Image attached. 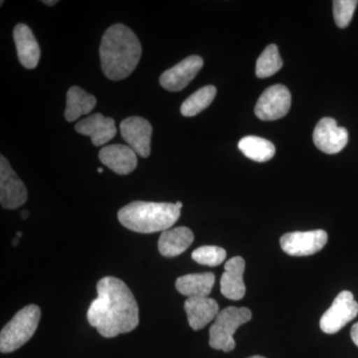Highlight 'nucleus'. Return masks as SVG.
I'll use <instances>...</instances> for the list:
<instances>
[{"mask_svg":"<svg viewBox=\"0 0 358 358\" xmlns=\"http://www.w3.org/2000/svg\"><path fill=\"white\" fill-rule=\"evenodd\" d=\"M21 236H22V233H21V232H17V237L21 238Z\"/></svg>","mask_w":358,"mask_h":358,"instance_id":"obj_33","label":"nucleus"},{"mask_svg":"<svg viewBox=\"0 0 358 358\" xmlns=\"http://www.w3.org/2000/svg\"><path fill=\"white\" fill-rule=\"evenodd\" d=\"M95 96L87 93L80 87H71L67 92V107L65 110V119L74 122L81 115H88L95 108Z\"/></svg>","mask_w":358,"mask_h":358,"instance_id":"obj_20","label":"nucleus"},{"mask_svg":"<svg viewBox=\"0 0 358 358\" xmlns=\"http://www.w3.org/2000/svg\"><path fill=\"white\" fill-rule=\"evenodd\" d=\"M122 138L141 157L150 155L152 127L148 120L141 117H127L121 122Z\"/></svg>","mask_w":358,"mask_h":358,"instance_id":"obj_12","label":"nucleus"},{"mask_svg":"<svg viewBox=\"0 0 358 358\" xmlns=\"http://www.w3.org/2000/svg\"><path fill=\"white\" fill-rule=\"evenodd\" d=\"M282 67V60L278 47L275 44L268 45L257 60L256 76L260 79L273 76Z\"/></svg>","mask_w":358,"mask_h":358,"instance_id":"obj_23","label":"nucleus"},{"mask_svg":"<svg viewBox=\"0 0 358 358\" xmlns=\"http://www.w3.org/2000/svg\"><path fill=\"white\" fill-rule=\"evenodd\" d=\"M313 143L324 154H338L348 145V129L338 127L333 117H324L313 131Z\"/></svg>","mask_w":358,"mask_h":358,"instance_id":"obj_10","label":"nucleus"},{"mask_svg":"<svg viewBox=\"0 0 358 358\" xmlns=\"http://www.w3.org/2000/svg\"><path fill=\"white\" fill-rule=\"evenodd\" d=\"M180 210L176 203L134 201L117 212V219L129 230L150 234L173 227L180 217Z\"/></svg>","mask_w":358,"mask_h":358,"instance_id":"obj_3","label":"nucleus"},{"mask_svg":"<svg viewBox=\"0 0 358 358\" xmlns=\"http://www.w3.org/2000/svg\"><path fill=\"white\" fill-rule=\"evenodd\" d=\"M292 96L284 85H274L259 98L256 103L255 115L262 121H275L288 114L291 108Z\"/></svg>","mask_w":358,"mask_h":358,"instance_id":"obj_7","label":"nucleus"},{"mask_svg":"<svg viewBox=\"0 0 358 358\" xmlns=\"http://www.w3.org/2000/svg\"><path fill=\"white\" fill-rule=\"evenodd\" d=\"M334 17L339 28H346L352 20L357 9V0H334Z\"/></svg>","mask_w":358,"mask_h":358,"instance_id":"obj_25","label":"nucleus"},{"mask_svg":"<svg viewBox=\"0 0 358 358\" xmlns=\"http://www.w3.org/2000/svg\"><path fill=\"white\" fill-rule=\"evenodd\" d=\"M203 59L192 55L162 73L159 83L169 92H179L185 88L196 77L203 67Z\"/></svg>","mask_w":358,"mask_h":358,"instance_id":"obj_11","label":"nucleus"},{"mask_svg":"<svg viewBox=\"0 0 358 358\" xmlns=\"http://www.w3.org/2000/svg\"><path fill=\"white\" fill-rule=\"evenodd\" d=\"M98 296L92 301L87 319L103 338H112L134 331L140 322L136 298L126 282L105 277L96 285Z\"/></svg>","mask_w":358,"mask_h":358,"instance_id":"obj_1","label":"nucleus"},{"mask_svg":"<svg viewBox=\"0 0 358 358\" xmlns=\"http://www.w3.org/2000/svg\"><path fill=\"white\" fill-rule=\"evenodd\" d=\"M327 233L324 230L291 232L280 239L285 253L294 257L310 256L317 253L327 243Z\"/></svg>","mask_w":358,"mask_h":358,"instance_id":"obj_9","label":"nucleus"},{"mask_svg":"<svg viewBox=\"0 0 358 358\" xmlns=\"http://www.w3.org/2000/svg\"><path fill=\"white\" fill-rule=\"evenodd\" d=\"M13 38L21 64L24 66L26 69L36 68L41 51L32 30L27 25L20 23L14 28Z\"/></svg>","mask_w":358,"mask_h":358,"instance_id":"obj_16","label":"nucleus"},{"mask_svg":"<svg viewBox=\"0 0 358 358\" xmlns=\"http://www.w3.org/2000/svg\"><path fill=\"white\" fill-rule=\"evenodd\" d=\"M42 2H43L44 4H46V6H54L55 4L58 3V1H47V0H45V1Z\"/></svg>","mask_w":358,"mask_h":358,"instance_id":"obj_27","label":"nucleus"},{"mask_svg":"<svg viewBox=\"0 0 358 358\" xmlns=\"http://www.w3.org/2000/svg\"><path fill=\"white\" fill-rule=\"evenodd\" d=\"M194 240V234L189 228L180 226L164 231L159 239V251L166 258H173L189 248Z\"/></svg>","mask_w":358,"mask_h":358,"instance_id":"obj_18","label":"nucleus"},{"mask_svg":"<svg viewBox=\"0 0 358 358\" xmlns=\"http://www.w3.org/2000/svg\"><path fill=\"white\" fill-rule=\"evenodd\" d=\"M358 315V303L350 291H343L334 299L333 305L322 315L320 327L324 333H338Z\"/></svg>","mask_w":358,"mask_h":358,"instance_id":"obj_6","label":"nucleus"},{"mask_svg":"<svg viewBox=\"0 0 358 358\" xmlns=\"http://www.w3.org/2000/svg\"><path fill=\"white\" fill-rule=\"evenodd\" d=\"M75 129L77 133L89 136L96 147L109 143L117 134L114 119L103 117L100 113L82 120L75 126Z\"/></svg>","mask_w":358,"mask_h":358,"instance_id":"obj_14","label":"nucleus"},{"mask_svg":"<svg viewBox=\"0 0 358 358\" xmlns=\"http://www.w3.org/2000/svg\"><path fill=\"white\" fill-rule=\"evenodd\" d=\"M217 90L215 87L205 86L193 93L181 105L180 112L185 117H194L208 108L215 98Z\"/></svg>","mask_w":358,"mask_h":358,"instance_id":"obj_22","label":"nucleus"},{"mask_svg":"<svg viewBox=\"0 0 358 358\" xmlns=\"http://www.w3.org/2000/svg\"><path fill=\"white\" fill-rule=\"evenodd\" d=\"M350 336H352V339L353 343H355V345L358 348V322L353 324L352 331H350Z\"/></svg>","mask_w":358,"mask_h":358,"instance_id":"obj_26","label":"nucleus"},{"mask_svg":"<svg viewBox=\"0 0 358 358\" xmlns=\"http://www.w3.org/2000/svg\"><path fill=\"white\" fill-rule=\"evenodd\" d=\"M185 310L189 326L194 331H199L216 319L219 306L217 301L208 296L188 298L185 303Z\"/></svg>","mask_w":358,"mask_h":358,"instance_id":"obj_17","label":"nucleus"},{"mask_svg":"<svg viewBox=\"0 0 358 358\" xmlns=\"http://www.w3.org/2000/svg\"><path fill=\"white\" fill-rule=\"evenodd\" d=\"M176 206H178L179 209L182 208V203H181V202H176Z\"/></svg>","mask_w":358,"mask_h":358,"instance_id":"obj_30","label":"nucleus"},{"mask_svg":"<svg viewBox=\"0 0 358 358\" xmlns=\"http://www.w3.org/2000/svg\"><path fill=\"white\" fill-rule=\"evenodd\" d=\"M238 148L245 157L257 162H268L275 154V148L273 143L256 136H244L238 143Z\"/></svg>","mask_w":358,"mask_h":358,"instance_id":"obj_21","label":"nucleus"},{"mask_svg":"<svg viewBox=\"0 0 358 358\" xmlns=\"http://www.w3.org/2000/svg\"><path fill=\"white\" fill-rule=\"evenodd\" d=\"M28 216H29V213H28V211H22V213H21V217H22V219H27Z\"/></svg>","mask_w":358,"mask_h":358,"instance_id":"obj_28","label":"nucleus"},{"mask_svg":"<svg viewBox=\"0 0 358 358\" xmlns=\"http://www.w3.org/2000/svg\"><path fill=\"white\" fill-rule=\"evenodd\" d=\"M28 199L27 189L22 180L9 164L4 155L0 157V203L3 208H20Z\"/></svg>","mask_w":358,"mask_h":358,"instance_id":"obj_8","label":"nucleus"},{"mask_svg":"<svg viewBox=\"0 0 358 358\" xmlns=\"http://www.w3.org/2000/svg\"><path fill=\"white\" fill-rule=\"evenodd\" d=\"M224 268L225 272L220 280L221 293L229 300H242L246 294V287L243 280L244 259L240 256L233 257L225 264Z\"/></svg>","mask_w":358,"mask_h":358,"instance_id":"obj_15","label":"nucleus"},{"mask_svg":"<svg viewBox=\"0 0 358 358\" xmlns=\"http://www.w3.org/2000/svg\"><path fill=\"white\" fill-rule=\"evenodd\" d=\"M141 56L138 37L124 24L110 26L103 33L100 46L101 65L108 79H126L136 69Z\"/></svg>","mask_w":358,"mask_h":358,"instance_id":"obj_2","label":"nucleus"},{"mask_svg":"<svg viewBox=\"0 0 358 358\" xmlns=\"http://www.w3.org/2000/svg\"><path fill=\"white\" fill-rule=\"evenodd\" d=\"M214 282L215 275L213 273L189 274L178 278L176 282V288L179 293L187 298H200L210 294Z\"/></svg>","mask_w":358,"mask_h":358,"instance_id":"obj_19","label":"nucleus"},{"mask_svg":"<svg viewBox=\"0 0 358 358\" xmlns=\"http://www.w3.org/2000/svg\"><path fill=\"white\" fill-rule=\"evenodd\" d=\"M103 169H98V173H103Z\"/></svg>","mask_w":358,"mask_h":358,"instance_id":"obj_32","label":"nucleus"},{"mask_svg":"<svg viewBox=\"0 0 358 358\" xmlns=\"http://www.w3.org/2000/svg\"><path fill=\"white\" fill-rule=\"evenodd\" d=\"M192 259L200 265L216 267L224 262L226 251L218 246H202L192 252Z\"/></svg>","mask_w":358,"mask_h":358,"instance_id":"obj_24","label":"nucleus"},{"mask_svg":"<svg viewBox=\"0 0 358 358\" xmlns=\"http://www.w3.org/2000/svg\"><path fill=\"white\" fill-rule=\"evenodd\" d=\"M251 319V310L247 308L228 307L220 310L209 329V345L224 352H232L236 346L233 336L238 327Z\"/></svg>","mask_w":358,"mask_h":358,"instance_id":"obj_5","label":"nucleus"},{"mask_svg":"<svg viewBox=\"0 0 358 358\" xmlns=\"http://www.w3.org/2000/svg\"><path fill=\"white\" fill-rule=\"evenodd\" d=\"M249 358H266V357H261V355H254V357H251Z\"/></svg>","mask_w":358,"mask_h":358,"instance_id":"obj_31","label":"nucleus"},{"mask_svg":"<svg viewBox=\"0 0 358 358\" xmlns=\"http://www.w3.org/2000/svg\"><path fill=\"white\" fill-rule=\"evenodd\" d=\"M41 310L29 305L16 313L0 333V352L10 353L25 345L38 327Z\"/></svg>","mask_w":358,"mask_h":358,"instance_id":"obj_4","label":"nucleus"},{"mask_svg":"<svg viewBox=\"0 0 358 358\" xmlns=\"http://www.w3.org/2000/svg\"><path fill=\"white\" fill-rule=\"evenodd\" d=\"M99 159L114 173L126 176L133 173L138 166V155L131 147L124 145H110L99 152Z\"/></svg>","mask_w":358,"mask_h":358,"instance_id":"obj_13","label":"nucleus"},{"mask_svg":"<svg viewBox=\"0 0 358 358\" xmlns=\"http://www.w3.org/2000/svg\"><path fill=\"white\" fill-rule=\"evenodd\" d=\"M20 237H16L15 239L13 240V246H17L18 242H20Z\"/></svg>","mask_w":358,"mask_h":358,"instance_id":"obj_29","label":"nucleus"}]
</instances>
